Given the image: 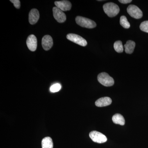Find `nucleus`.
<instances>
[{"mask_svg": "<svg viewBox=\"0 0 148 148\" xmlns=\"http://www.w3.org/2000/svg\"><path fill=\"white\" fill-rule=\"evenodd\" d=\"M127 13L133 18L139 19L143 17V13L142 10L137 6L130 5L127 9Z\"/></svg>", "mask_w": 148, "mask_h": 148, "instance_id": "nucleus-4", "label": "nucleus"}, {"mask_svg": "<svg viewBox=\"0 0 148 148\" xmlns=\"http://www.w3.org/2000/svg\"><path fill=\"white\" fill-rule=\"evenodd\" d=\"M61 85L57 83L52 85L51 86L50 90L51 92H58V91L61 90Z\"/></svg>", "mask_w": 148, "mask_h": 148, "instance_id": "nucleus-18", "label": "nucleus"}, {"mask_svg": "<svg viewBox=\"0 0 148 148\" xmlns=\"http://www.w3.org/2000/svg\"><path fill=\"white\" fill-rule=\"evenodd\" d=\"M42 148H53V143L52 139L49 137H45L42 141Z\"/></svg>", "mask_w": 148, "mask_h": 148, "instance_id": "nucleus-15", "label": "nucleus"}, {"mask_svg": "<svg viewBox=\"0 0 148 148\" xmlns=\"http://www.w3.org/2000/svg\"><path fill=\"white\" fill-rule=\"evenodd\" d=\"M120 24L125 29H129L130 27V24L127 21L126 16H122L120 19Z\"/></svg>", "mask_w": 148, "mask_h": 148, "instance_id": "nucleus-17", "label": "nucleus"}, {"mask_svg": "<svg viewBox=\"0 0 148 148\" xmlns=\"http://www.w3.org/2000/svg\"><path fill=\"white\" fill-rule=\"evenodd\" d=\"M98 80L101 84L105 86H111L113 85L114 81L112 77L106 73H101L98 75Z\"/></svg>", "mask_w": 148, "mask_h": 148, "instance_id": "nucleus-3", "label": "nucleus"}, {"mask_svg": "<svg viewBox=\"0 0 148 148\" xmlns=\"http://www.w3.org/2000/svg\"><path fill=\"white\" fill-rule=\"evenodd\" d=\"M11 2L13 3L14 6L17 9H19L21 6L20 1L19 0H10Z\"/></svg>", "mask_w": 148, "mask_h": 148, "instance_id": "nucleus-20", "label": "nucleus"}, {"mask_svg": "<svg viewBox=\"0 0 148 148\" xmlns=\"http://www.w3.org/2000/svg\"><path fill=\"white\" fill-rule=\"evenodd\" d=\"M67 38L69 40L82 46L85 47L87 45L86 40L80 36L75 34H69L67 35Z\"/></svg>", "mask_w": 148, "mask_h": 148, "instance_id": "nucleus-6", "label": "nucleus"}, {"mask_svg": "<svg viewBox=\"0 0 148 148\" xmlns=\"http://www.w3.org/2000/svg\"><path fill=\"white\" fill-rule=\"evenodd\" d=\"M140 28L141 31L148 33V21L142 22L140 24Z\"/></svg>", "mask_w": 148, "mask_h": 148, "instance_id": "nucleus-19", "label": "nucleus"}, {"mask_svg": "<svg viewBox=\"0 0 148 148\" xmlns=\"http://www.w3.org/2000/svg\"><path fill=\"white\" fill-rule=\"evenodd\" d=\"M42 45L44 49L46 51L49 50L53 45L52 38L49 35H46L43 37Z\"/></svg>", "mask_w": 148, "mask_h": 148, "instance_id": "nucleus-10", "label": "nucleus"}, {"mask_svg": "<svg viewBox=\"0 0 148 148\" xmlns=\"http://www.w3.org/2000/svg\"><path fill=\"white\" fill-rule=\"evenodd\" d=\"M53 16L56 20L59 23H63L66 21V14L63 11L56 7L53 8Z\"/></svg>", "mask_w": 148, "mask_h": 148, "instance_id": "nucleus-7", "label": "nucleus"}, {"mask_svg": "<svg viewBox=\"0 0 148 148\" xmlns=\"http://www.w3.org/2000/svg\"><path fill=\"white\" fill-rule=\"evenodd\" d=\"M112 99L108 97H103L99 98L95 102V106L98 107H106L111 105Z\"/></svg>", "mask_w": 148, "mask_h": 148, "instance_id": "nucleus-12", "label": "nucleus"}, {"mask_svg": "<svg viewBox=\"0 0 148 148\" xmlns=\"http://www.w3.org/2000/svg\"><path fill=\"white\" fill-rule=\"evenodd\" d=\"M89 137L93 142L99 144L106 143L107 141V138L106 135L97 131H92L90 132Z\"/></svg>", "mask_w": 148, "mask_h": 148, "instance_id": "nucleus-5", "label": "nucleus"}, {"mask_svg": "<svg viewBox=\"0 0 148 148\" xmlns=\"http://www.w3.org/2000/svg\"><path fill=\"white\" fill-rule=\"evenodd\" d=\"M27 45L29 50L34 51L37 47V39L36 37L34 35H31L27 38Z\"/></svg>", "mask_w": 148, "mask_h": 148, "instance_id": "nucleus-8", "label": "nucleus"}, {"mask_svg": "<svg viewBox=\"0 0 148 148\" xmlns=\"http://www.w3.org/2000/svg\"><path fill=\"white\" fill-rule=\"evenodd\" d=\"M75 21L78 25L84 28L92 29L96 27V24L95 21L82 16H77Z\"/></svg>", "mask_w": 148, "mask_h": 148, "instance_id": "nucleus-2", "label": "nucleus"}, {"mask_svg": "<svg viewBox=\"0 0 148 148\" xmlns=\"http://www.w3.org/2000/svg\"><path fill=\"white\" fill-rule=\"evenodd\" d=\"M103 8L105 13L110 17L116 16L120 11L118 5L112 2L106 3L103 5Z\"/></svg>", "mask_w": 148, "mask_h": 148, "instance_id": "nucleus-1", "label": "nucleus"}, {"mask_svg": "<svg viewBox=\"0 0 148 148\" xmlns=\"http://www.w3.org/2000/svg\"><path fill=\"white\" fill-rule=\"evenodd\" d=\"M119 1L122 3L127 4L131 3L132 1V0H119Z\"/></svg>", "mask_w": 148, "mask_h": 148, "instance_id": "nucleus-21", "label": "nucleus"}, {"mask_svg": "<svg viewBox=\"0 0 148 148\" xmlns=\"http://www.w3.org/2000/svg\"><path fill=\"white\" fill-rule=\"evenodd\" d=\"M56 7L63 11L70 10L71 8L72 4L69 1H56L54 3Z\"/></svg>", "mask_w": 148, "mask_h": 148, "instance_id": "nucleus-9", "label": "nucleus"}, {"mask_svg": "<svg viewBox=\"0 0 148 148\" xmlns=\"http://www.w3.org/2000/svg\"><path fill=\"white\" fill-rule=\"evenodd\" d=\"M112 120L115 124L123 125L125 123L124 117L121 114H116L114 115L112 118Z\"/></svg>", "mask_w": 148, "mask_h": 148, "instance_id": "nucleus-14", "label": "nucleus"}, {"mask_svg": "<svg viewBox=\"0 0 148 148\" xmlns=\"http://www.w3.org/2000/svg\"><path fill=\"white\" fill-rule=\"evenodd\" d=\"M115 50L118 53H122L123 51V47L121 41H116L114 45Z\"/></svg>", "mask_w": 148, "mask_h": 148, "instance_id": "nucleus-16", "label": "nucleus"}, {"mask_svg": "<svg viewBox=\"0 0 148 148\" xmlns=\"http://www.w3.org/2000/svg\"><path fill=\"white\" fill-rule=\"evenodd\" d=\"M135 46V42L132 40H128L124 45L125 51L127 54H131L133 53Z\"/></svg>", "mask_w": 148, "mask_h": 148, "instance_id": "nucleus-13", "label": "nucleus"}, {"mask_svg": "<svg viewBox=\"0 0 148 148\" xmlns=\"http://www.w3.org/2000/svg\"><path fill=\"white\" fill-rule=\"evenodd\" d=\"M40 17L39 12L36 9H33L29 13V22L33 25L37 23Z\"/></svg>", "mask_w": 148, "mask_h": 148, "instance_id": "nucleus-11", "label": "nucleus"}]
</instances>
